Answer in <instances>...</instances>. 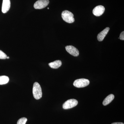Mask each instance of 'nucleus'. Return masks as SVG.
Segmentation results:
<instances>
[{
  "mask_svg": "<svg viewBox=\"0 0 124 124\" xmlns=\"http://www.w3.org/2000/svg\"><path fill=\"white\" fill-rule=\"evenodd\" d=\"M120 39L124 40V31H122L121 34H120Z\"/></svg>",
  "mask_w": 124,
  "mask_h": 124,
  "instance_id": "2eb2a0df",
  "label": "nucleus"
},
{
  "mask_svg": "<svg viewBox=\"0 0 124 124\" xmlns=\"http://www.w3.org/2000/svg\"><path fill=\"white\" fill-rule=\"evenodd\" d=\"M78 101L75 99H71L65 102L63 105V108L64 109H68L72 108L77 106Z\"/></svg>",
  "mask_w": 124,
  "mask_h": 124,
  "instance_id": "20e7f679",
  "label": "nucleus"
},
{
  "mask_svg": "<svg viewBox=\"0 0 124 124\" xmlns=\"http://www.w3.org/2000/svg\"><path fill=\"white\" fill-rule=\"evenodd\" d=\"M32 93L33 97L37 100L39 99L42 97V89L38 82H35L33 84Z\"/></svg>",
  "mask_w": 124,
  "mask_h": 124,
  "instance_id": "f257e3e1",
  "label": "nucleus"
},
{
  "mask_svg": "<svg viewBox=\"0 0 124 124\" xmlns=\"http://www.w3.org/2000/svg\"><path fill=\"white\" fill-rule=\"evenodd\" d=\"M109 30H110V28L109 27L106 28L103 31L99 33L97 36L98 40L99 41H102L107 33H108Z\"/></svg>",
  "mask_w": 124,
  "mask_h": 124,
  "instance_id": "1a4fd4ad",
  "label": "nucleus"
},
{
  "mask_svg": "<svg viewBox=\"0 0 124 124\" xmlns=\"http://www.w3.org/2000/svg\"><path fill=\"white\" fill-rule=\"evenodd\" d=\"M111 124H124V123L122 122H115V123H112Z\"/></svg>",
  "mask_w": 124,
  "mask_h": 124,
  "instance_id": "dca6fc26",
  "label": "nucleus"
},
{
  "mask_svg": "<svg viewBox=\"0 0 124 124\" xmlns=\"http://www.w3.org/2000/svg\"><path fill=\"white\" fill-rule=\"evenodd\" d=\"M62 18L66 22L72 23L75 21L73 14L68 10H64L62 14Z\"/></svg>",
  "mask_w": 124,
  "mask_h": 124,
  "instance_id": "f03ea898",
  "label": "nucleus"
},
{
  "mask_svg": "<svg viewBox=\"0 0 124 124\" xmlns=\"http://www.w3.org/2000/svg\"><path fill=\"white\" fill-rule=\"evenodd\" d=\"M62 65V62L59 60H55L54 62L50 63L49 65L53 69H58Z\"/></svg>",
  "mask_w": 124,
  "mask_h": 124,
  "instance_id": "9d476101",
  "label": "nucleus"
},
{
  "mask_svg": "<svg viewBox=\"0 0 124 124\" xmlns=\"http://www.w3.org/2000/svg\"><path fill=\"white\" fill-rule=\"evenodd\" d=\"M7 59H9V57H7Z\"/></svg>",
  "mask_w": 124,
  "mask_h": 124,
  "instance_id": "f3484780",
  "label": "nucleus"
},
{
  "mask_svg": "<svg viewBox=\"0 0 124 124\" xmlns=\"http://www.w3.org/2000/svg\"><path fill=\"white\" fill-rule=\"evenodd\" d=\"M105 8L102 5H99L95 7L93 10V14L96 16H100L102 15L105 11Z\"/></svg>",
  "mask_w": 124,
  "mask_h": 124,
  "instance_id": "0eeeda50",
  "label": "nucleus"
},
{
  "mask_svg": "<svg viewBox=\"0 0 124 124\" xmlns=\"http://www.w3.org/2000/svg\"><path fill=\"white\" fill-rule=\"evenodd\" d=\"M7 55L4 52L0 50V59H5L7 58Z\"/></svg>",
  "mask_w": 124,
  "mask_h": 124,
  "instance_id": "4468645a",
  "label": "nucleus"
},
{
  "mask_svg": "<svg viewBox=\"0 0 124 124\" xmlns=\"http://www.w3.org/2000/svg\"><path fill=\"white\" fill-rule=\"evenodd\" d=\"M9 77L7 76H0V85L7 84L9 81Z\"/></svg>",
  "mask_w": 124,
  "mask_h": 124,
  "instance_id": "f8f14e48",
  "label": "nucleus"
},
{
  "mask_svg": "<svg viewBox=\"0 0 124 124\" xmlns=\"http://www.w3.org/2000/svg\"><path fill=\"white\" fill-rule=\"evenodd\" d=\"M49 0H38L34 4L33 7L36 9H42L46 7L49 4Z\"/></svg>",
  "mask_w": 124,
  "mask_h": 124,
  "instance_id": "39448f33",
  "label": "nucleus"
},
{
  "mask_svg": "<svg viewBox=\"0 0 124 124\" xmlns=\"http://www.w3.org/2000/svg\"><path fill=\"white\" fill-rule=\"evenodd\" d=\"M114 98L115 96L113 94H110L108 95L103 100V104L104 106L108 105L114 99Z\"/></svg>",
  "mask_w": 124,
  "mask_h": 124,
  "instance_id": "9b49d317",
  "label": "nucleus"
},
{
  "mask_svg": "<svg viewBox=\"0 0 124 124\" xmlns=\"http://www.w3.org/2000/svg\"><path fill=\"white\" fill-rule=\"evenodd\" d=\"M10 0H3L2 11L3 13H7L10 8Z\"/></svg>",
  "mask_w": 124,
  "mask_h": 124,
  "instance_id": "6e6552de",
  "label": "nucleus"
},
{
  "mask_svg": "<svg viewBox=\"0 0 124 124\" xmlns=\"http://www.w3.org/2000/svg\"><path fill=\"white\" fill-rule=\"evenodd\" d=\"M27 119L26 117L20 118L18 120L17 124H26Z\"/></svg>",
  "mask_w": 124,
  "mask_h": 124,
  "instance_id": "ddd939ff",
  "label": "nucleus"
},
{
  "mask_svg": "<svg viewBox=\"0 0 124 124\" xmlns=\"http://www.w3.org/2000/svg\"><path fill=\"white\" fill-rule=\"evenodd\" d=\"M90 84L88 80L85 79H80L76 80L73 82V85L77 88H84L88 86Z\"/></svg>",
  "mask_w": 124,
  "mask_h": 124,
  "instance_id": "7ed1b4c3",
  "label": "nucleus"
},
{
  "mask_svg": "<svg viewBox=\"0 0 124 124\" xmlns=\"http://www.w3.org/2000/svg\"><path fill=\"white\" fill-rule=\"evenodd\" d=\"M66 50L71 55L77 57L79 55V51L77 49L72 46H67L65 47Z\"/></svg>",
  "mask_w": 124,
  "mask_h": 124,
  "instance_id": "423d86ee",
  "label": "nucleus"
}]
</instances>
